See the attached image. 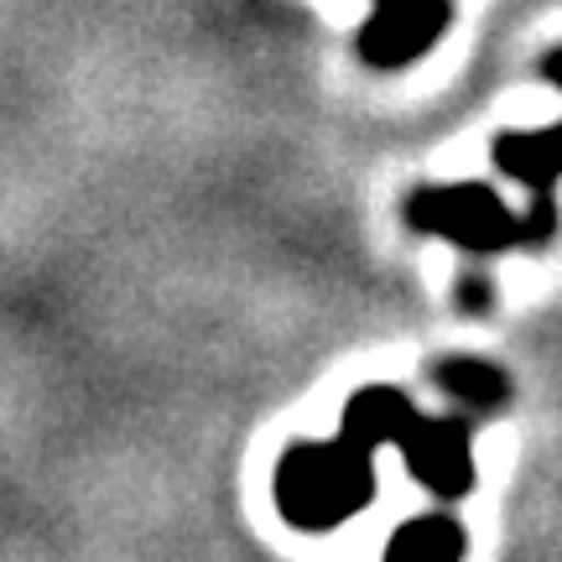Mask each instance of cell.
Returning a JSON list of instances; mask_svg holds the SVG:
<instances>
[{
	"mask_svg": "<svg viewBox=\"0 0 562 562\" xmlns=\"http://www.w3.org/2000/svg\"><path fill=\"white\" fill-rule=\"evenodd\" d=\"M339 432H349L364 448H396L406 459V474L422 490H432L438 501H463L474 490V432H469V417H427L396 385L355 391L339 417Z\"/></svg>",
	"mask_w": 562,
	"mask_h": 562,
	"instance_id": "obj_1",
	"label": "cell"
},
{
	"mask_svg": "<svg viewBox=\"0 0 562 562\" xmlns=\"http://www.w3.org/2000/svg\"><path fill=\"white\" fill-rule=\"evenodd\" d=\"M406 229L459 245L463 256H501V250H537L562 229L558 199H531L526 214L490 188V182H422L402 203Z\"/></svg>",
	"mask_w": 562,
	"mask_h": 562,
	"instance_id": "obj_2",
	"label": "cell"
},
{
	"mask_svg": "<svg viewBox=\"0 0 562 562\" xmlns=\"http://www.w3.org/2000/svg\"><path fill=\"white\" fill-rule=\"evenodd\" d=\"M271 490L292 531H334L375 501V448L349 432L328 442H292L277 459Z\"/></svg>",
	"mask_w": 562,
	"mask_h": 562,
	"instance_id": "obj_3",
	"label": "cell"
},
{
	"mask_svg": "<svg viewBox=\"0 0 562 562\" xmlns=\"http://www.w3.org/2000/svg\"><path fill=\"white\" fill-rule=\"evenodd\" d=\"M453 21V0H375V11L355 32V53L375 74H396L417 63Z\"/></svg>",
	"mask_w": 562,
	"mask_h": 562,
	"instance_id": "obj_4",
	"label": "cell"
},
{
	"mask_svg": "<svg viewBox=\"0 0 562 562\" xmlns=\"http://www.w3.org/2000/svg\"><path fill=\"white\" fill-rule=\"evenodd\" d=\"M490 157L501 167V178L521 182L531 199H552V188L562 178V121L542 125V131H501Z\"/></svg>",
	"mask_w": 562,
	"mask_h": 562,
	"instance_id": "obj_5",
	"label": "cell"
},
{
	"mask_svg": "<svg viewBox=\"0 0 562 562\" xmlns=\"http://www.w3.org/2000/svg\"><path fill=\"white\" fill-rule=\"evenodd\" d=\"M432 381L463 406V412H480V417H495L510 406V375L501 364L480 360V355H448V360L432 364Z\"/></svg>",
	"mask_w": 562,
	"mask_h": 562,
	"instance_id": "obj_6",
	"label": "cell"
},
{
	"mask_svg": "<svg viewBox=\"0 0 562 562\" xmlns=\"http://www.w3.org/2000/svg\"><path fill=\"white\" fill-rule=\"evenodd\" d=\"M469 552V537L463 526L448 516V510H427V516H412V521L385 542V562H453Z\"/></svg>",
	"mask_w": 562,
	"mask_h": 562,
	"instance_id": "obj_7",
	"label": "cell"
},
{
	"mask_svg": "<svg viewBox=\"0 0 562 562\" xmlns=\"http://www.w3.org/2000/svg\"><path fill=\"white\" fill-rule=\"evenodd\" d=\"M459 302L469 318H484L490 313V302H495V286H490V277L484 271H463L459 277Z\"/></svg>",
	"mask_w": 562,
	"mask_h": 562,
	"instance_id": "obj_8",
	"label": "cell"
},
{
	"mask_svg": "<svg viewBox=\"0 0 562 562\" xmlns=\"http://www.w3.org/2000/svg\"><path fill=\"white\" fill-rule=\"evenodd\" d=\"M542 79L552 83V89H562V47H552V53L542 58Z\"/></svg>",
	"mask_w": 562,
	"mask_h": 562,
	"instance_id": "obj_9",
	"label": "cell"
}]
</instances>
